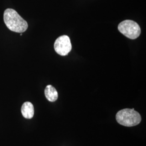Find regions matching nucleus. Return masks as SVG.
I'll return each instance as SVG.
<instances>
[{"label": "nucleus", "instance_id": "obj_1", "mask_svg": "<svg viewBox=\"0 0 146 146\" xmlns=\"http://www.w3.org/2000/svg\"><path fill=\"white\" fill-rule=\"evenodd\" d=\"M3 19L6 26L11 31L22 33L28 27L27 21L13 9L8 8L5 11Z\"/></svg>", "mask_w": 146, "mask_h": 146}, {"label": "nucleus", "instance_id": "obj_2", "mask_svg": "<svg viewBox=\"0 0 146 146\" xmlns=\"http://www.w3.org/2000/svg\"><path fill=\"white\" fill-rule=\"evenodd\" d=\"M116 120L121 125L133 127L139 125L141 121L140 114L134 108H125L119 111L116 115Z\"/></svg>", "mask_w": 146, "mask_h": 146}, {"label": "nucleus", "instance_id": "obj_3", "mask_svg": "<svg viewBox=\"0 0 146 146\" xmlns=\"http://www.w3.org/2000/svg\"><path fill=\"white\" fill-rule=\"evenodd\" d=\"M118 30L121 34L131 40H135L141 34V28L135 21L126 20L120 23Z\"/></svg>", "mask_w": 146, "mask_h": 146}, {"label": "nucleus", "instance_id": "obj_4", "mask_svg": "<svg viewBox=\"0 0 146 146\" xmlns=\"http://www.w3.org/2000/svg\"><path fill=\"white\" fill-rule=\"evenodd\" d=\"M54 47L55 52L61 56L67 55L72 48L70 39L67 35L58 37L54 43Z\"/></svg>", "mask_w": 146, "mask_h": 146}, {"label": "nucleus", "instance_id": "obj_5", "mask_svg": "<svg viewBox=\"0 0 146 146\" xmlns=\"http://www.w3.org/2000/svg\"><path fill=\"white\" fill-rule=\"evenodd\" d=\"M21 113L24 117L31 119L34 115V108L33 104L30 102H25L21 107Z\"/></svg>", "mask_w": 146, "mask_h": 146}, {"label": "nucleus", "instance_id": "obj_6", "mask_svg": "<svg viewBox=\"0 0 146 146\" xmlns=\"http://www.w3.org/2000/svg\"><path fill=\"white\" fill-rule=\"evenodd\" d=\"M44 94L47 99L50 102H55L58 100V92L52 85H48L46 87Z\"/></svg>", "mask_w": 146, "mask_h": 146}, {"label": "nucleus", "instance_id": "obj_7", "mask_svg": "<svg viewBox=\"0 0 146 146\" xmlns=\"http://www.w3.org/2000/svg\"><path fill=\"white\" fill-rule=\"evenodd\" d=\"M20 35H21V36L22 35V33H20Z\"/></svg>", "mask_w": 146, "mask_h": 146}]
</instances>
